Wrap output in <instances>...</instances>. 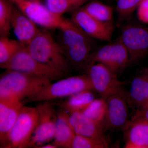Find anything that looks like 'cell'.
Segmentation results:
<instances>
[{"mask_svg": "<svg viewBox=\"0 0 148 148\" xmlns=\"http://www.w3.org/2000/svg\"><path fill=\"white\" fill-rule=\"evenodd\" d=\"M125 148H148V122L132 118L123 130Z\"/></svg>", "mask_w": 148, "mask_h": 148, "instance_id": "2e32d148", "label": "cell"}, {"mask_svg": "<svg viewBox=\"0 0 148 148\" xmlns=\"http://www.w3.org/2000/svg\"><path fill=\"white\" fill-rule=\"evenodd\" d=\"M130 108L134 112L141 108L148 98V68L140 70L133 78L129 91L126 92Z\"/></svg>", "mask_w": 148, "mask_h": 148, "instance_id": "9a60e30c", "label": "cell"}, {"mask_svg": "<svg viewBox=\"0 0 148 148\" xmlns=\"http://www.w3.org/2000/svg\"><path fill=\"white\" fill-rule=\"evenodd\" d=\"M84 90H93L87 75L75 76L61 79L49 83L33 96L22 101L23 105L32 102L50 101L70 97Z\"/></svg>", "mask_w": 148, "mask_h": 148, "instance_id": "277c9868", "label": "cell"}, {"mask_svg": "<svg viewBox=\"0 0 148 148\" xmlns=\"http://www.w3.org/2000/svg\"><path fill=\"white\" fill-rule=\"evenodd\" d=\"M11 27L17 39L25 46L34 38L40 30L36 24L14 5Z\"/></svg>", "mask_w": 148, "mask_h": 148, "instance_id": "ac0fdd59", "label": "cell"}, {"mask_svg": "<svg viewBox=\"0 0 148 148\" xmlns=\"http://www.w3.org/2000/svg\"><path fill=\"white\" fill-rule=\"evenodd\" d=\"M110 140H101L76 135L72 148H107L110 146Z\"/></svg>", "mask_w": 148, "mask_h": 148, "instance_id": "484cf974", "label": "cell"}, {"mask_svg": "<svg viewBox=\"0 0 148 148\" xmlns=\"http://www.w3.org/2000/svg\"><path fill=\"white\" fill-rule=\"evenodd\" d=\"M38 120L28 147L38 148L53 140L58 112L54 105L45 101L36 106Z\"/></svg>", "mask_w": 148, "mask_h": 148, "instance_id": "9c48e42d", "label": "cell"}, {"mask_svg": "<svg viewBox=\"0 0 148 148\" xmlns=\"http://www.w3.org/2000/svg\"><path fill=\"white\" fill-rule=\"evenodd\" d=\"M24 46L18 40L11 39L8 37H1L0 66L8 62Z\"/></svg>", "mask_w": 148, "mask_h": 148, "instance_id": "603a6c76", "label": "cell"}, {"mask_svg": "<svg viewBox=\"0 0 148 148\" xmlns=\"http://www.w3.org/2000/svg\"><path fill=\"white\" fill-rule=\"evenodd\" d=\"M17 8L34 23L46 29L58 28L62 17L51 12L46 6L40 2L27 0H10Z\"/></svg>", "mask_w": 148, "mask_h": 148, "instance_id": "4fadbf2b", "label": "cell"}, {"mask_svg": "<svg viewBox=\"0 0 148 148\" xmlns=\"http://www.w3.org/2000/svg\"><path fill=\"white\" fill-rule=\"evenodd\" d=\"M83 9L93 18L104 22H113V10L110 6L99 1H93Z\"/></svg>", "mask_w": 148, "mask_h": 148, "instance_id": "44dd1931", "label": "cell"}, {"mask_svg": "<svg viewBox=\"0 0 148 148\" xmlns=\"http://www.w3.org/2000/svg\"><path fill=\"white\" fill-rule=\"evenodd\" d=\"M93 90L106 99L109 96L123 89L124 82L120 81L117 75L100 63L91 64L86 70Z\"/></svg>", "mask_w": 148, "mask_h": 148, "instance_id": "8fae6325", "label": "cell"}, {"mask_svg": "<svg viewBox=\"0 0 148 148\" xmlns=\"http://www.w3.org/2000/svg\"><path fill=\"white\" fill-rule=\"evenodd\" d=\"M27 1H32L40 2L41 0H27Z\"/></svg>", "mask_w": 148, "mask_h": 148, "instance_id": "d6a6232c", "label": "cell"}, {"mask_svg": "<svg viewBox=\"0 0 148 148\" xmlns=\"http://www.w3.org/2000/svg\"><path fill=\"white\" fill-rule=\"evenodd\" d=\"M46 7L54 15L61 17L64 13L77 6L73 0H46Z\"/></svg>", "mask_w": 148, "mask_h": 148, "instance_id": "4316f807", "label": "cell"}, {"mask_svg": "<svg viewBox=\"0 0 148 148\" xmlns=\"http://www.w3.org/2000/svg\"><path fill=\"white\" fill-rule=\"evenodd\" d=\"M26 47L30 54L41 63L65 74L70 70L71 64L63 48L54 40L47 29H40Z\"/></svg>", "mask_w": 148, "mask_h": 148, "instance_id": "3957f363", "label": "cell"}, {"mask_svg": "<svg viewBox=\"0 0 148 148\" xmlns=\"http://www.w3.org/2000/svg\"><path fill=\"white\" fill-rule=\"evenodd\" d=\"M92 90H84L74 94L61 104V108L69 112H82L95 99Z\"/></svg>", "mask_w": 148, "mask_h": 148, "instance_id": "ffe728a7", "label": "cell"}, {"mask_svg": "<svg viewBox=\"0 0 148 148\" xmlns=\"http://www.w3.org/2000/svg\"><path fill=\"white\" fill-rule=\"evenodd\" d=\"M13 3L10 0H0V35L8 37L11 28Z\"/></svg>", "mask_w": 148, "mask_h": 148, "instance_id": "d4e9b609", "label": "cell"}, {"mask_svg": "<svg viewBox=\"0 0 148 148\" xmlns=\"http://www.w3.org/2000/svg\"><path fill=\"white\" fill-rule=\"evenodd\" d=\"M38 120L36 107L23 106L9 136L7 148L28 147Z\"/></svg>", "mask_w": 148, "mask_h": 148, "instance_id": "52a82bcc", "label": "cell"}, {"mask_svg": "<svg viewBox=\"0 0 148 148\" xmlns=\"http://www.w3.org/2000/svg\"><path fill=\"white\" fill-rule=\"evenodd\" d=\"M107 110L103 127L105 131H123L130 120V108L124 89L112 94L106 98Z\"/></svg>", "mask_w": 148, "mask_h": 148, "instance_id": "30bf717a", "label": "cell"}, {"mask_svg": "<svg viewBox=\"0 0 148 148\" xmlns=\"http://www.w3.org/2000/svg\"><path fill=\"white\" fill-rule=\"evenodd\" d=\"M132 118L141 119L148 122V107L136 111L134 113Z\"/></svg>", "mask_w": 148, "mask_h": 148, "instance_id": "f1b7e54d", "label": "cell"}, {"mask_svg": "<svg viewBox=\"0 0 148 148\" xmlns=\"http://www.w3.org/2000/svg\"><path fill=\"white\" fill-rule=\"evenodd\" d=\"M38 148H57V147L54 144H45L42 145L40 146Z\"/></svg>", "mask_w": 148, "mask_h": 148, "instance_id": "f546056e", "label": "cell"}, {"mask_svg": "<svg viewBox=\"0 0 148 148\" xmlns=\"http://www.w3.org/2000/svg\"><path fill=\"white\" fill-rule=\"evenodd\" d=\"M0 66L6 70L24 72L45 78L51 82L61 79L66 74L36 60L29 53L25 46L22 47L8 62Z\"/></svg>", "mask_w": 148, "mask_h": 148, "instance_id": "5b68a950", "label": "cell"}, {"mask_svg": "<svg viewBox=\"0 0 148 148\" xmlns=\"http://www.w3.org/2000/svg\"><path fill=\"white\" fill-rule=\"evenodd\" d=\"M58 29L61 32V47L71 65L86 70L93 51V38L83 32L70 19L62 18Z\"/></svg>", "mask_w": 148, "mask_h": 148, "instance_id": "6da1fadb", "label": "cell"}, {"mask_svg": "<svg viewBox=\"0 0 148 148\" xmlns=\"http://www.w3.org/2000/svg\"><path fill=\"white\" fill-rule=\"evenodd\" d=\"M75 135L70 123L69 114L61 108L58 112L53 144L58 148H72Z\"/></svg>", "mask_w": 148, "mask_h": 148, "instance_id": "d6986e66", "label": "cell"}, {"mask_svg": "<svg viewBox=\"0 0 148 148\" xmlns=\"http://www.w3.org/2000/svg\"><path fill=\"white\" fill-rule=\"evenodd\" d=\"M69 119L76 135L88 138L109 140L105 134L101 125L89 119L82 112H72L69 114Z\"/></svg>", "mask_w": 148, "mask_h": 148, "instance_id": "e0dca14e", "label": "cell"}, {"mask_svg": "<svg viewBox=\"0 0 148 148\" xmlns=\"http://www.w3.org/2000/svg\"><path fill=\"white\" fill-rule=\"evenodd\" d=\"M148 107V99H147V100L146 101V102H145V103H144V105H143V106L141 107V108L140 109L143 108H146V107ZM139 110H140V109H139Z\"/></svg>", "mask_w": 148, "mask_h": 148, "instance_id": "1f68e13d", "label": "cell"}, {"mask_svg": "<svg viewBox=\"0 0 148 148\" xmlns=\"http://www.w3.org/2000/svg\"><path fill=\"white\" fill-rule=\"evenodd\" d=\"M73 1H74V2L76 5L77 6H78L81 4L86 0H73Z\"/></svg>", "mask_w": 148, "mask_h": 148, "instance_id": "4dcf8cb0", "label": "cell"}, {"mask_svg": "<svg viewBox=\"0 0 148 148\" xmlns=\"http://www.w3.org/2000/svg\"><path fill=\"white\" fill-rule=\"evenodd\" d=\"M95 63L103 64L117 75L129 65V54L119 38L114 42L93 50L87 68Z\"/></svg>", "mask_w": 148, "mask_h": 148, "instance_id": "8992f818", "label": "cell"}, {"mask_svg": "<svg viewBox=\"0 0 148 148\" xmlns=\"http://www.w3.org/2000/svg\"><path fill=\"white\" fill-rule=\"evenodd\" d=\"M121 40L127 51L129 65L136 64L148 54V27L128 23L121 29Z\"/></svg>", "mask_w": 148, "mask_h": 148, "instance_id": "ba28073f", "label": "cell"}, {"mask_svg": "<svg viewBox=\"0 0 148 148\" xmlns=\"http://www.w3.org/2000/svg\"><path fill=\"white\" fill-rule=\"evenodd\" d=\"M107 103L106 99H95L82 112L86 116L103 126L106 118Z\"/></svg>", "mask_w": 148, "mask_h": 148, "instance_id": "7402d4cb", "label": "cell"}, {"mask_svg": "<svg viewBox=\"0 0 148 148\" xmlns=\"http://www.w3.org/2000/svg\"><path fill=\"white\" fill-rule=\"evenodd\" d=\"M138 20L144 24H148V0H143L137 10Z\"/></svg>", "mask_w": 148, "mask_h": 148, "instance_id": "83f0119b", "label": "cell"}, {"mask_svg": "<svg viewBox=\"0 0 148 148\" xmlns=\"http://www.w3.org/2000/svg\"><path fill=\"white\" fill-rule=\"evenodd\" d=\"M71 20L90 38L111 42L114 30L113 22L99 21L90 16L82 8L73 12Z\"/></svg>", "mask_w": 148, "mask_h": 148, "instance_id": "7c38bea8", "label": "cell"}, {"mask_svg": "<svg viewBox=\"0 0 148 148\" xmlns=\"http://www.w3.org/2000/svg\"><path fill=\"white\" fill-rule=\"evenodd\" d=\"M24 105L22 101L10 98H0V143L7 148L9 136Z\"/></svg>", "mask_w": 148, "mask_h": 148, "instance_id": "5bb4252c", "label": "cell"}, {"mask_svg": "<svg viewBox=\"0 0 148 148\" xmlns=\"http://www.w3.org/2000/svg\"><path fill=\"white\" fill-rule=\"evenodd\" d=\"M143 0H115L118 25L121 26L125 21L131 18Z\"/></svg>", "mask_w": 148, "mask_h": 148, "instance_id": "cb8c5ba5", "label": "cell"}, {"mask_svg": "<svg viewBox=\"0 0 148 148\" xmlns=\"http://www.w3.org/2000/svg\"><path fill=\"white\" fill-rule=\"evenodd\" d=\"M51 81L24 72L6 70L0 78V98L18 99L29 98L49 84Z\"/></svg>", "mask_w": 148, "mask_h": 148, "instance_id": "7a4b0ae2", "label": "cell"}]
</instances>
